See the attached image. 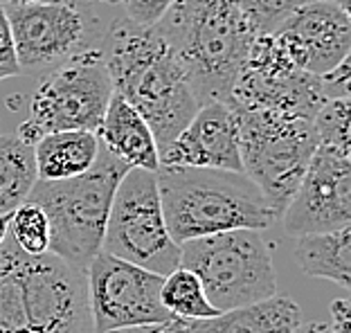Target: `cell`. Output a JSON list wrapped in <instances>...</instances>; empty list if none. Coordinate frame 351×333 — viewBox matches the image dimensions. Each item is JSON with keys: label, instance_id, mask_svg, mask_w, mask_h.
Returning <instances> with one entry per match:
<instances>
[{"label": "cell", "instance_id": "obj_3", "mask_svg": "<svg viewBox=\"0 0 351 333\" xmlns=\"http://www.w3.org/2000/svg\"><path fill=\"white\" fill-rule=\"evenodd\" d=\"M154 27L180 59L198 104L230 101L257 38L234 0H173Z\"/></svg>", "mask_w": 351, "mask_h": 333}, {"label": "cell", "instance_id": "obj_24", "mask_svg": "<svg viewBox=\"0 0 351 333\" xmlns=\"http://www.w3.org/2000/svg\"><path fill=\"white\" fill-rule=\"evenodd\" d=\"M234 3L248 18L254 34L261 36L273 34L293 12H298L311 0H234Z\"/></svg>", "mask_w": 351, "mask_h": 333}, {"label": "cell", "instance_id": "obj_22", "mask_svg": "<svg viewBox=\"0 0 351 333\" xmlns=\"http://www.w3.org/2000/svg\"><path fill=\"white\" fill-rule=\"evenodd\" d=\"M10 236L25 255L38 257L50 252V221L41 205L25 201L10 214Z\"/></svg>", "mask_w": 351, "mask_h": 333}, {"label": "cell", "instance_id": "obj_31", "mask_svg": "<svg viewBox=\"0 0 351 333\" xmlns=\"http://www.w3.org/2000/svg\"><path fill=\"white\" fill-rule=\"evenodd\" d=\"M326 3H336L340 7H345V10H349V0H326Z\"/></svg>", "mask_w": 351, "mask_h": 333}, {"label": "cell", "instance_id": "obj_10", "mask_svg": "<svg viewBox=\"0 0 351 333\" xmlns=\"http://www.w3.org/2000/svg\"><path fill=\"white\" fill-rule=\"evenodd\" d=\"M326 99L322 79L293 66L273 34H261L250 45L228 104L313 120Z\"/></svg>", "mask_w": 351, "mask_h": 333}, {"label": "cell", "instance_id": "obj_12", "mask_svg": "<svg viewBox=\"0 0 351 333\" xmlns=\"http://www.w3.org/2000/svg\"><path fill=\"white\" fill-rule=\"evenodd\" d=\"M3 10L23 73L59 66L88 47V18L75 0H21Z\"/></svg>", "mask_w": 351, "mask_h": 333}, {"label": "cell", "instance_id": "obj_23", "mask_svg": "<svg viewBox=\"0 0 351 333\" xmlns=\"http://www.w3.org/2000/svg\"><path fill=\"white\" fill-rule=\"evenodd\" d=\"M349 113V97H333L324 101V106L313 117L317 147H329L342 153L351 151Z\"/></svg>", "mask_w": 351, "mask_h": 333}, {"label": "cell", "instance_id": "obj_8", "mask_svg": "<svg viewBox=\"0 0 351 333\" xmlns=\"http://www.w3.org/2000/svg\"><path fill=\"white\" fill-rule=\"evenodd\" d=\"M113 95L101 47L88 45L38 82L29 101L27 120L16 136L36 145L54 131H97Z\"/></svg>", "mask_w": 351, "mask_h": 333}, {"label": "cell", "instance_id": "obj_2", "mask_svg": "<svg viewBox=\"0 0 351 333\" xmlns=\"http://www.w3.org/2000/svg\"><path fill=\"white\" fill-rule=\"evenodd\" d=\"M0 333H93L86 271L52 252L0 245Z\"/></svg>", "mask_w": 351, "mask_h": 333}, {"label": "cell", "instance_id": "obj_21", "mask_svg": "<svg viewBox=\"0 0 351 333\" xmlns=\"http://www.w3.org/2000/svg\"><path fill=\"white\" fill-rule=\"evenodd\" d=\"M160 302L178 320H207L219 315L217 308L205 297L201 280L182 266L162 277Z\"/></svg>", "mask_w": 351, "mask_h": 333}, {"label": "cell", "instance_id": "obj_18", "mask_svg": "<svg viewBox=\"0 0 351 333\" xmlns=\"http://www.w3.org/2000/svg\"><path fill=\"white\" fill-rule=\"evenodd\" d=\"M97 153L99 138L93 131L45 133L34 145L36 176L45 182L77 178L95 164Z\"/></svg>", "mask_w": 351, "mask_h": 333}, {"label": "cell", "instance_id": "obj_28", "mask_svg": "<svg viewBox=\"0 0 351 333\" xmlns=\"http://www.w3.org/2000/svg\"><path fill=\"white\" fill-rule=\"evenodd\" d=\"M115 333H185L182 329V320H171L167 324H154V327H135V329H122Z\"/></svg>", "mask_w": 351, "mask_h": 333}, {"label": "cell", "instance_id": "obj_5", "mask_svg": "<svg viewBox=\"0 0 351 333\" xmlns=\"http://www.w3.org/2000/svg\"><path fill=\"white\" fill-rule=\"evenodd\" d=\"M131 166L101 147L95 164L70 180H36L27 201L41 205L50 221V252L86 271L101 252L110 203L119 180Z\"/></svg>", "mask_w": 351, "mask_h": 333}, {"label": "cell", "instance_id": "obj_16", "mask_svg": "<svg viewBox=\"0 0 351 333\" xmlns=\"http://www.w3.org/2000/svg\"><path fill=\"white\" fill-rule=\"evenodd\" d=\"M97 138L101 147L119 158L131 169L156 171L160 166L156 138L147 120L135 110L122 95L113 92L101 122L97 126Z\"/></svg>", "mask_w": 351, "mask_h": 333}, {"label": "cell", "instance_id": "obj_9", "mask_svg": "<svg viewBox=\"0 0 351 333\" xmlns=\"http://www.w3.org/2000/svg\"><path fill=\"white\" fill-rule=\"evenodd\" d=\"M101 252L156 275H169L180 266V245L165 223L156 171L129 169L110 203Z\"/></svg>", "mask_w": 351, "mask_h": 333}, {"label": "cell", "instance_id": "obj_27", "mask_svg": "<svg viewBox=\"0 0 351 333\" xmlns=\"http://www.w3.org/2000/svg\"><path fill=\"white\" fill-rule=\"evenodd\" d=\"M331 333H351V304L349 299H333L331 302Z\"/></svg>", "mask_w": 351, "mask_h": 333}, {"label": "cell", "instance_id": "obj_13", "mask_svg": "<svg viewBox=\"0 0 351 333\" xmlns=\"http://www.w3.org/2000/svg\"><path fill=\"white\" fill-rule=\"evenodd\" d=\"M351 221L349 153L317 147L311 156L293 198L282 214L284 230L293 236L338 232Z\"/></svg>", "mask_w": 351, "mask_h": 333}, {"label": "cell", "instance_id": "obj_26", "mask_svg": "<svg viewBox=\"0 0 351 333\" xmlns=\"http://www.w3.org/2000/svg\"><path fill=\"white\" fill-rule=\"evenodd\" d=\"M23 73L16 59V47H14V36L10 21H7L3 5H0V82L12 77H19Z\"/></svg>", "mask_w": 351, "mask_h": 333}, {"label": "cell", "instance_id": "obj_14", "mask_svg": "<svg viewBox=\"0 0 351 333\" xmlns=\"http://www.w3.org/2000/svg\"><path fill=\"white\" fill-rule=\"evenodd\" d=\"M273 36L293 66L322 77L349 59V10L326 0H311L293 12Z\"/></svg>", "mask_w": 351, "mask_h": 333}, {"label": "cell", "instance_id": "obj_6", "mask_svg": "<svg viewBox=\"0 0 351 333\" xmlns=\"http://www.w3.org/2000/svg\"><path fill=\"white\" fill-rule=\"evenodd\" d=\"M180 266L203 284L219 313L277 295V275L259 230H230L180 243Z\"/></svg>", "mask_w": 351, "mask_h": 333}, {"label": "cell", "instance_id": "obj_32", "mask_svg": "<svg viewBox=\"0 0 351 333\" xmlns=\"http://www.w3.org/2000/svg\"><path fill=\"white\" fill-rule=\"evenodd\" d=\"M93 3H117V0H93Z\"/></svg>", "mask_w": 351, "mask_h": 333}, {"label": "cell", "instance_id": "obj_11", "mask_svg": "<svg viewBox=\"0 0 351 333\" xmlns=\"http://www.w3.org/2000/svg\"><path fill=\"white\" fill-rule=\"evenodd\" d=\"M93 333L154 327L176 320L160 302L162 275L99 252L86 268Z\"/></svg>", "mask_w": 351, "mask_h": 333}, {"label": "cell", "instance_id": "obj_7", "mask_svg": "<svg viewBox=\"0 0 351 333\" xmlns=\"http://www.w3.org/2000/svg\"><path fill=\"white\" fill-rule=\"evenodd\" d=\"M234 110L243 173L259 187L275 217L282 219L317 149L313 120L270 110Z\"/></svg>", "mask_w": 351, "mask_h": 333}, {"label": "cell", "instance_id": "obj_33", "mask_svg": "<svg viewBox=\"0 0 351 333\" xmlns=\"http://www.w3.org/2000/svg\"><path fill=\"white\" fill-rule=\"evenodd\" d=\"M0 3H3V5L5 3H21V0H0Z\"/></svg>", "mask_w": 351, "mask_h": 333}, {"label": "cell", "instance_id": "obj_25", "mask_svg": "<svg viewBox=\"0 0 351 333\" xmlns=\"http://www.w3.org/2000/svg\"><path fill=\"white\" fill-rule=\"evenodd\" d=\"M126 10V21L138 27H154L173 5V0H119Z\"/></svg>", "mask_w": 351, "mask_h": 333}, {"label": "cell", "instance_id": "obj_20", "mask_svg": "<svg viewBox=\"0 0 351 333\" xmlns=\"http://www.w3.org/2000/svg\"><path fill=\"white\" fill-rule=\"evenodd\" d=\"M36 180L34 145L16 133L0 136V217L21 208Z\"/></svg>", "mask_w": 351, "mask_h": 333}, {"label": "cell", "instance_id": "obj_15", "mask_svg": "<svg viewBox=\"0 0 351 333\" xmlns=\"http://www.w3.org/2000/svg\"><path fill=\"white\" fill-rule=\"evenodd\" d=\"M165 166L243 171L237 110L228 101H207L160 151Z\"/></svg>", "mask_w": 351, "mask_h": 333}, {"label": "cell", "instance_id": "obj_19", "mask_svg": "<svg viewBox=\"0 0 351 333\" xmlns=\"http://www.w3.org/2000/svg\"><path fill=\"white\" fill-rule=\"evenodd\" d=\"M295 261L304 275L329 280L347 291L351 280V230L298 236Z\"/></svg>", "mask_w": 351, "mask_h": 333}, {"label": "cell", "instance_id": "obj_30", "mask_svg": "<svg viewBox=\"0 0 351 333\" xmlns=\"http://www.w3.org/2000/svg\"><path fill=\"white\" fill-rule=\"evenodd\" d=\"M7 236H10V214L0 217V245L5 243Z\"/></svg>", "mask_w": 351, "mask_h": 333}, {"label": "cell", "instance_id": "obj_17", "mask_svg": "<svg viewBox=\"0 0 351 333\" xmlns=\"http://www.w3.org/2000/svg\"><path fill=\"white\" fill-rule=\"evenodd\" d=\"M302 324V311L291 297L273 295L239 306L207 320H182L185 333H293Z\"/></svg>", "mask_w": 351, "mask_h": 333}, {"label": "cell", "instance_id": "obj_29", "mask_svg": "<svg viewBox=\"0 0 351 333\" xmlns=\"http://www.w3.org/2000/svg\"><path fill=\"white\" fill-rule=\"evenodd\" d=\"M293 333H331V327L324 322H306V324H300Z\"/></svg>", "mask_w": 351, "mask_h": 333}, {"label": "cell", "instance_id": "obj_1", "mask_svg": "<svg viewBox=\"0 0 351 333\" xmlns=\"http://www.w3.org/2000/svg\"><path fill=\"white\" fill-rule=\"evenodd\" d=\"M101 52L113 92L145 117L160 153L201 108L180 59L156 27L126 18L115 21Z\"/></svg>", "mask_w": 351, "mask_h": 333}, {"label": "cell", "instance_id": "obj_4", "mask_svg": "<svg viewBox=\"0 0 351 333\" xmlns=\"http://www.w3.org/2000/svg\"><path fill=\"white\" fill-rule=\"evenodd\" d=\"M165 223L176 243L230 230H261L277 217L243 171L165 166L156 169Z\"/></svg>", "mask_w": 351, "mask_h": 333}]
</instances>
